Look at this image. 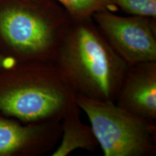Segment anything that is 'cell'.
I'll return each mask as SVG.
<instances>
[{"label": "cell", "instance_id": "obj_1", "mask_svg": "<svg viewBox=\"0 0 156 156\" xmlns=\"http://www.w3.org/2000/svg\"><path fill=\"white\" fill-rule=\"evenodd\" d=\"M54 63L76 95L114 102L129 68L92 17L71 19Z\"/></svg>", "mask_w": 156, "mask_h": 156}, {"label": "cell", "instance_id": "obj_2", "mask_svg": "<svg viewBox=\"0 0 156 156\" xmlns=\"http://www.w3.org/2000/svg\"><path fill=\"white\" fill-rule=\"evenodd\" d=\"M78 107L76 93L54 62L0 68V115L23 123L61 122Z\"/></svg>", "mask_w": 156, "mask_h": 156}, {"label": "cell", "instance_id": "obj_3", "mask_svg": "<svg viewBox=\"0 0 156 156\" xmlns=\"http://www.w3.org/2000/svg\"><path fill=\"white\" fill-rule=\"evenodd\" d=\"M71 17L56 0H0V54L54 62Z\"/></svg>", "mask_w": 156, "mask_h": 156}, {"label": "cell", "instance_id": "obj_4", "mask_svg": "<svg viewBox=\"0 0 156 156\" xmlns=\"http://www.w3.org/2000/svg\"><path fill=\"white\" fill-rule=\"evenodd\" d=\"M104 156H155V122L124 110L112 101L76 95Z\"/></svg>", "mask_w": 156, "mask_h": 156}, {"label": "cell", "instance_id": "obj_5", "mask_svg": "<svg viewBox=\"0 0 156 156\" xmlns=\"http://www.w3.org/2000/svg\"><path fill=\"white\" fill-rule=\"evenodd\" d=\"M92 19L115 51L129 67L156 61L155 19L122 17L103 9Z\"/></svg>", "mask_w": 156, "mask_h": 156}, {"label": "cell", "instance_id": "obj_6", "mask_svg": "<svg viewBox=\"0 0 156 156\" xmlns=\"http://www.w3.org/2000/svg\"><path fill=\"white\" fill-rule=\"evenodd\" d=\"M61 122L23 123L0 115V156H39L61 140Z\"/></svg>", "mask_w": 156, "mask_h": 156}, {"label": "cell", "instance_id": "obj_7", "mask_svg": "<svg viewBox=\"0 0 156 156\" xmlns=\"http://www.w3.org/2000/svg\"><path fill=\"white\" fill-rule=\"evenodd\" d=\"M115 103L132 114L155 122L156 61L129 67Z\"/></svg>", "mask_w": 156, "mask_h": 156}, {"label": "cell", "instance_id": "obj_8", "mask_svg": "<svg viewBox=\"0 0 156 156\" xmlns=\"http://www.w3.org/2000/svg\"><path fill=\"white\" fill-rule=\"evenodd\" d=\"M80 110L77 107L62 119L61 143L51 156H67L77 149L93 152L99 146L92 127L82 122Z\"/></svg>", "mask_w": 156, "mask_h": 156}, {"label": "cell", "instance_id": "obj_9", "mask_svg": "<svg viewBox=\"0 0 156 156\" xmlns=\"http://www.w3.org/2000/svg\"><path fill=\"white\" fill-rule=\"evenodd\" d=\"M59 3L71 17L80 20L92 17L96 12L108 9L114 12L117 7L112 0H56Z\"/></svg>", "mask_w": 156, "mask_h": 156}, {"label": "cell", "instance_id": "obj_10", "mask_svg": "<svg viewBox=\"0 0 156 156\" xmlns=\"http://www.w3.org/2000/svg\"><path fill=\"white\" fill-rule=\"evenodd\" d=\"M112 2L126 14L156 20V0H112Z\"/></svg>", "mask_w": 156, "mask_h": 156}, {"label": "cell", "instance_id": "obj_11", "mask_svg": "<svg viewBox=\"0 0 156 156\" xmlns=\"http://www.w3.org/2000/svg\"><path fill=\"white\" fill-rule=\"evenodd\" d=\"M15 63H16L15 60L0 54V68L8 67V66L12 65Z\"/></svg>", "mask_w": 156, "mask_h": 156}]
</instances>
